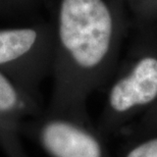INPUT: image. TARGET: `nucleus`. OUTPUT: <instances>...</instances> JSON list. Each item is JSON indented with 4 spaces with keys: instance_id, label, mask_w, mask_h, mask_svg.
Returning <instances> with one entry per match:
<instances>
[{
    "instance_id": "f257e3e1",
    "label": "nucleus",
    "mask_w": 157,
    "mask_h": 157,
    "mask_svg": "<svg viewBox=\"0 0 157 157\" xmlns=\"http://www.w3.org/2000/svg\"><path fill=\"white\" fill-rule=\"evenodd\" d=\"M112 20L102 0H63L59 14L61 43L84 67H95L108 51Z\"/></svg>"
},
{
    "instance_id": "f03ea898",
    "label": "nucleus",
    "mask_w": 157,
    "mask_h": 157,
    "mask_svg": "<svg viewBox=\"0 0 157 157\" xmlns=\"http://www.w3.org/2000/svg\"><path fill=\"white\" fill-rule=\"evenodd\" d=\"M157 96V60L144 58L133 73L113 87L110 104L117 111H125L136 105L147 104Z\"/></svg>"
},
{
    "instance_id": "7ed1b4c3",
    "label": "nucleus",
    "mask_w": 157,
    "mask_h": 157,
    "mask_svg": "<svg viewBox=\"0 0 157 157\" xmlns=\"http://www.w3.org/2000/svg\"><path fill=\"white\" fill-rule=\"evenodd\" d=\"M43 143L54 157H101L93 137L67 122H52L44 128Z\"/></svg>"
},
{
    "instance_id": "20e7f679",
    "label": "nucleus",
    "mask_w": 157,
    "mask_h": 157,
    "mask_svg": "<svg viewBox=\"0 0 157 157\" xmlns=\"http://www.w3.org/2000/svg\"><path fill=\"white\" fill-rule=\"evenodd\" d=\"M37 40L32 29L0 31V64L12 61L29 52Z\"/></svg>"
},
{
    "instance_id": "39448f33",
    "label": "nucleus",
    "mask_w": 157,
    "mask_h": 157,
    "mask_svg": "<svg viewBox=\"0 0 157 157\" xmlns=\"http://www.w3.org/2000/svg\"><path fill=\"white\" fill-rule=\"evenodd\" d=\"M17 93L11 84L0 74V111H6L15 105Z\"/></svg>"
},
{
    "instance_id": "423d86ee",
    "label": "nucleus",
    "mask_w": 157,
    "mask_h": 157,
    "mask_svg": "<svg viewBox=\"0 0 157 157\" xmlns=\"http://www.w3.org/2000/svg\"><path fill=\"white\" fill-rule=\"evenodd\" d=\"M128 157H157V139L151 140L135 148Z\"/></svg>"
}]
</instances>
